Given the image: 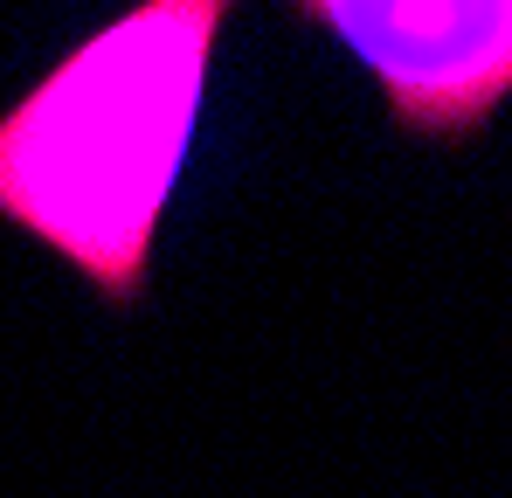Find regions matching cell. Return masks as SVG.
<instances>
[{
  "mask_svg": "<svg viewBox=\"0 0 512 498\" xmlns=\"http://www.w3.org/2000/svg\"><path fill=\"white\" fill-rule=\"evenodd\" d=\"M243 0H132L0 111V222L139 312Z\"/></svg>",
  "mask_w": 512,
  "mask_h": 498,
  "instance_id": "6da1fadb",
  "label": "cell"
},
{
  "mask_svg": "<svg viewBox=\"0 0 512 498\" xmlns=\"http://www.w3.org/2000/svg\"><path fill=\"white\" fill-rule=\"evenodd\" d=\"M374 83L409 146L464 153L512 104V0H284Z\"/></svg>",
  "mask_w": 512,
  "mask_h": 498,
  "instance_id": "7a4b0ae2",
  "label": "cell"
}]
</instances>
